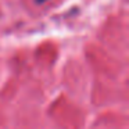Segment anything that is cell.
<instances>
[{
	"label": "cell",
	"mask_w": 129,
	"mask_h": 129,
	"mask_svg": "<svg viewBox=\"0 0 129 129\" xmlns=\"http://www.w3.org/2000/svg\"><path fill=\"white\" fill-rule=\"evenodd\" d=\"M45 2H47V0H36V3H45Z\"/></svg>",
	"instance_id": "obj_1"
}]
</instances>
